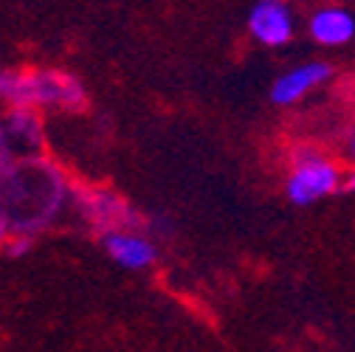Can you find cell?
I'll return each mask as SVG.
<instances>
[{"label":"cell","instance_id":"4","mask_svg":"<svg viewBox=\"0 0 355 352\" xmlns=\"http://www.w3.org/2000/svg\"><path fill=\"white\" fill-rule=\"evenodd\" d=\"M333 79V65L324 60H313V62H299L293 68H288L285 73H279L268 91V99L277 107H293L299 102H304L313 91H319L322 85H327Z\"/></svg>","mask_w":355,"mask_h":352},{"label":"cell","instance_id":"5","mask_svg":"<svg viewBox=\"0 0 355 352\" xmlns=\"http://www.w3.org/2000/svg\"><path fill=\"white\" fill-rule=\"evenodd\" d=\"M102 245H105V254L124 271H147L158 259V245L144 231H136V229H124V226L105 229Z\"/></svg>","mask_w":355,"mask_h":352},{"label":"cell","instance_id":"1","mask_svg":"<svg viewBox=\"0 0 355 352\" xmlns=\"http://www.w3.org/2000/svg\"><path fill=\"white\" fill-rule=\"evenodd\" d=\"M347 186V175L330 155L299 150L285 175V195L293 206H316Z\"/></svg>","mask_w":355,"mask_h":352},{"label":"cell","instance_id":"2","mask_svg":"<svg viewBox=\"0 0 355 352\" xmlns=\"http://www.w3.org/2000/svg\"><path fill=\"white\" fill-rule=\"evenodd\" d=\"M0 96L26 102V105H42V107H76L85 99L82 85L68 73H31V76H15L0 73Z\"/></svg>","mask_w":355,"mask_h":352},{"label":"cell","instance_id":"7","mask_svg":"<svg viewBox=\"0 0 355 352\" xmlns=\"http://www.w3.org/2000/svg\"><path fill=\"white\" fill-rule=\"evenodd\" d=\"M347 155H349V161L355 164V133H352L349 141H347Z\"/></svg>","mask_w":355,"mask_h":352},{"label":"cell","instance_id":"3","mask_svg":"<svg viewBox=\"0 0 355 352\" xmlns=\"http://www.w3.org/2000/svg\"><path fill=\"white\" fill-rule=\"evenodd\" d=\"M245 28L262 49H285L296 34V15L285 0H257L248 9Z\"/></svg>","mask_w":355,"mask_h":352},{"label":"cell","instance_id":"6","mask_svg":"<svg viewBox=\"0 0 355 352\" xmlns=\"http://www.w3.org/2000/svg\"><path fill=\"white\" fill-rule=\"evenodd\" d=\"M307 34L322 49H344L355 39V15L344 6H322L310 15Z\"/></svg>","mask_w":355,"mask_h":352},{"label":"cell","instance_id":"8","mask_svg":"<svg viewBox=\"0 0 355 352\" xmlns=\"http://www.w3.org/2000/svg\"><path fill=\"white\" fill-rule=\"evenodd\" d=\"M344 189H347V192H355V169L347 175V186H344Z\"/></svg>","mask_w":355,"mask_h":352}]
</instances>
